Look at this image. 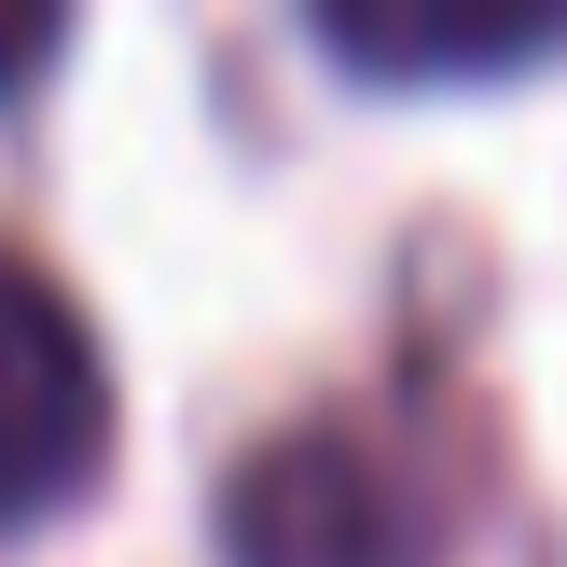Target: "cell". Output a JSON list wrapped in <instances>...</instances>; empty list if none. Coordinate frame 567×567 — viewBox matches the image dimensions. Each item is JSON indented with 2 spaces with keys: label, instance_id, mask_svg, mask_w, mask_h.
Returning <instances> with one entry per match:
<instances>
[{
  "label": "cell",
  "instance_id": "obj_2",
  "mask_svg": "<svg viewBox=\"0 0 567 567\" xmlns=\"http://www.w3.org/2000/svg\"><path fill=\"white\" fill-rule=\"evenodd\" d=\"M111 457V360L42 264L0 249V526H42Z\"/></svg>",
  "mask_w": 567,
  "mask_h": 567
},
{
  "label": "cell",
  "instance_id": "obj_4",
  "mask_svg": "<svg viewBox=\"0 0 567 567\" xmlns=\"http://www.w3.org/2000/svg\"><path fill=\"white\" fill-rule=\"evenodd\" d=\"M42 55H55V14H14V28H0V83H28Z\"/></svg>",
  "mask_w": 567,
  "mask_h": 567
},
{
  "label": "cell",
  "instance_id": "obj_1",
  "mask_svg": "<svg viewBox=\"0 0 567 567\" xmlns=\"http://www.w3.org/2000/svg\"><path fill=\"white\" fill-rule=\"evenodd\" d=\"M221 567H430V498L360 430L305 415L221 471Z\"/></svg>",
  "mask_w": 567,
  "mask_h": 567
},
{
  "label": "cell",
  "instance_id": "obj_3",
  "mask_svg": "<svg viewBox=\"0 0 567 567\" xmlns=\"http://www.w3.org/2000/svg\"><path fill=\"white\" fill-rule=\"evenodd\" d=\"M319 42L374 83H471L567 55V0H498V14H430V0H319Z\"/></svg>",
  "mask_w": 567,
  "mask_h": 567
}]
</instances>
